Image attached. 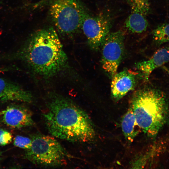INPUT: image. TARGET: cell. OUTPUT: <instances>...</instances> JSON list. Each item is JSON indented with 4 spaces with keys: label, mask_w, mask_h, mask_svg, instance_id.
Masks as SVG:
<instances>
[{
    "label": "cell",
    "mask_w": 169,
    "mask_h": 169,
    "mask_svg": "<svg viewBox=\"0 0 169 169\" xmlns=\"http://www.w3.org/2000/svg\"><path fill=\"white\" fill-rule=\"evenodd\" d=\"M152 34L154 40L158 45L169 42V23L158 26L152 31Z\"/></svg>",
    "instance_id": "obj_14"
},
{
    "label": "cell",
    "mask_w": 169,
    "mask_h": 169,
    "mask_svg": "<svg viewBox=\"0 0 169 169\" xmlns=\"http://www.w3.org/2000/svg\"><path fill=\"white\" fill-rule=\"evenodd\" d=\"M1 71V70L0 69V72Z\"/></svg>",
    "instance_id": "obj_19"
},
{
    "label": "cell",
    "mask_w": 169,
    "mask_h": 169,
    "mask_svg": "<svg viewBox=\"0 0 169 169\" xmlns=\"http://www.w3.org/2000/svg\"><path fill=\"white\" fill-rule=\"evenodd\" d=\"M5 110H4L3 111H0V116L2 115H3V114H4V113L5 112Z\"/></svg>",
    "instance_id": "obj_17"
},
{
    "label": "cell",
    "mask_w": 169,
    "mask_h": 169,
    "mask_svg": "<svg viewBox=\"0 0 169 169\" xmlns=\"http://www.w3.org/2000/svg\"><path fill=\"white\" fill-rule=\"evenodd\" d=\"M124 38V33L121 30L110 33L101 46L102 66L111 78L117 73L122 60Z\"/></svg>",
    "instance_id": "obj_6"
},
{
    "label": "cell",
    "mask_w": 169,
    "mask_h": 169,
    "mask_svg": "<svg viewBox=\"0 0 169 169\" xmlns=\"http://www.w3.org/2000/svg\"><path fill=\"white\" fill-rule=\"evenodd\" d=\"M121 127L126 140L132 142L139 132L138 125L133 112L131 107L124 115L121 120Z\"/></svg>",
    "instance_id": "obj_13"
},
{
    "label": "cell",
    "mask_w": 169,
    "mask_h": 169,
    "mask_svg": "<svg viewBox=\"0 0 169 169\" xmlns=\"http://www.w3.org/2000/svg\"><path fill=\"white\" fill-rule=\"evenodd\" d=\"M5 110L3 121L10 127L20 128L34 124L31 112L24 107L13 105L8 107Z\"/></svg>",
    "instance_id": "obj_9"
},
{
    "label": "cell",
    "mask_w": 169,
    "mask_h": 169,
    "mask_svg": "<svg viewBox=\"0 0 169 169\" xmlns=\"http://www.w3.org/2000/svg\"><path fill=\"white\" fill-rule=\"evenodd\" d=\"M33 96L17 84L0 78V101L31 102Z\"/></svg>",
    "instance_id": "obj_10"
},
{
    "label": "cell",
    "mask_w": 169,
    "mask_h": 169,
    "mask_svg": "<svg viewBox=\"0 0 169 169\" xmlns=\"http://www.w3.org/2000/svg\"><path fill=\"white\" fill-rule=\"evenodd\" d=\"M139 73L125 69L117 73L112 78L111 93L112 98L118 101L136 87Z\"/></svg>",
    "instance_id": "obj_8"
},
{
    "label": "cell",
    "mask_w": 169,
    "mask_h": 169,
    "mask_svg": "<svg viewBox=\"0 0 169 169\" xmlns=\"http://www.w3.org/2000/svg\"><path fill=\"white\" fill-rule=\"evenodd\" d=\"M12 138L10 132L0 128V146H4L10 143L12 141Z\"/></svg>",
    "instance_id": "obj_16"
},
{
    "label": "cell",
    "mask_w": 169,
    "mask_h": 169,
    "mask_svg": "<svg viewBox=\"0 0 169 169\" xmlns=\"http://www.w3.org/2000/svg\"><path fill=\"white\" fill-rule=\"evenodd\" d=\"M131 12L126 20L136 25L144 24L147 22L146 16L149 10L148 0H128Z\"/></svg>",
    "instance_id": "obj_12"
},
{
    "label": "cell",
    "mask_w": 169,
    "mask_h": 169,
    "mask_svg": "<svg viewBox=\"0 0 169 169\" xmlns=\"http://www.w3.org/2000/svg\"><path fill=\"white\" fill-rule=\"evenodd\" d=\"M31 138L17 136L14 139V145L19 148L27 150L29 149L31 145Z\"/></svg>",
    "instance_id": "obj_15"
},
{
    "label": "cell",
    "mask_w": 169,
    "mask_h": 169,
    "mask_svg": "<svg viewBox=\"0 0 169 169\" xmlns=\"http://www.w3.org/2000/svg\"><path fill=\"white\" fill-rule=\"evenodd\" d=\"M1 152H0V156H1ZM0 160H1V158L0 157Z\"/></svg>",
    "instance_id": "obj_18"
},
{
    "label": "cell",
    "mask_w": 169,
    "mask_h": 169,
    "mask_svg": "<svg viewBox=\"0 0 169 169\" xmlns=\"http://www.w3.org/2000/svg\"><path fill=\"white\" fill-rule=\"evenodd\" d=\"M43 113L46 126L53 136L72 142L92 141L96 135L86 112L69 99L50 94Z\"/></svg>",
    "instance_id": "obj_1"
},
{
    "label": "cell",
    "mask_w": 169,
    "mask_h": 169,
    "mask_svg": "<svg viewBox=\"0 0 169 169\" xmlns=\"http://www.w3.org/2000/svg\"><path fill=\"white\" fill-rule=\"evenodd\" d=\"M36 74L52 77L66 66L68 58L55 30L49 27L29 36L16 54Z\"/></svg>",
    "instance_id": "obj_2"
},
{
    "label": "cell",
    "mask_w": 169,
    "mask_h": 169,
    "mask_svg": "<svg viewBox=\"0 0 169 169\" xmlns=\"http://www.w3.org/2000/svg\"><path fill=\"white\" fill-rule=\"evenodd\" d=\"M167 104L163 93L155 88L141 89L133 95L130 107L138 125L148 136H156L165 124Z\"/></svg>",
    "instance_id": "obj_3"
},
{
    "label": "cell",
    "mask_w": 169,
    "mask_h": 169,
    "mask_svg": "<svg viewBox=\"0 0 169 169\" xmlns=\"http://www.w3.org/2000/svg\"><path fill=\"white\" fill-rule=\"evenodd\" d=\"M169 61V48H162L156 51L150 59L137 63L136 68L142 76L147 80L152 71Z\"/></svg>",
    "instance_id": "obj_11"
},
{
    "label": "cell",
    "mask_w": 169,
    "mask_h": 169,
    "mask_svg": "<svg viewBox=\"0 0 169 169\" xmlns=\"http://www.w3.org/2000/svg\"><path fill=\"white\" fill-rule=\"evenodd\" d=\"M30 148L26 150L24 158L33 164L43 166L65 165L72 157L54 137L42 134L31 136Z\"/></svg>",
    "instance_id": "obj_4"
},
{
    "label": "cell",
    "mask_w": 169,
    "mask_h": 169,
    "mask_svg": "<svg viewBox=\"0 0 169 169\" xmlns=\"http://www.w3.org/2000/svg\"><path fill=\"white\" fill-rule=\"evenodd\" d=\"M86 11L79 0H55L50 6V14L59 32L71 34L81 28Z\"/></svg>",
    "instance_id": "obj_5"
},
{
    "label": "cell",
    "mask_w": 169,
    "mask_h": 169,
    "mask_svg": "<svg viewBox=\"0 0 169 169\" xmlns=\"http://www.w3.org/2000/svg\"><path fill=\"white\" fill-rule=\"evenodd\" d=\"M112 25L111 20L107 15L102 14L93 16L87 11L85 12L81 28L91 49L97 50L101 47L110 33Z\"/></svg>",
    "instance_id": "obj_7"
}]
</instances>
